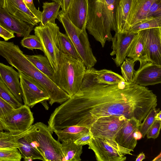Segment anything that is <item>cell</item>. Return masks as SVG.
Wrapping results in <instances>:
<instances>
[{
	"instance_id": "83f0119b",
	"label": "cell",
	"mask_w": 161,
	"mask_h": 161,
	"mask_svg": "<svg viewBox=\"0 0 161 161\" xmlns=\"http://www.w3.org/2000/svg\"><path fill=\"white\" fill-rule=\"evenodd\" d=\"M18 149L23 158L30 157L33 160L39 159L44 161L42 156L31 145L25 135L18 141Z\"/></svg>"
},
{
	"instance_id": "e0dca14e",
	"label": "cell",
	"mask_w": 161,
	"mask_h": 161,
	"mask_svg": "<svg viewBox=\"0 0 161 161\" xmlns=\"http://www.w3.org/2000/svg\"><path fill=\"white\" fill-rule=\"evenodd\" d=\"M6 9L18 19L34 26L40 22L23 0H6Z\"/></svg>"
},
{
	"instance_id": "e575fe53",
	"label": "cell",
	"mask_w": 161,
	"mask_h": 161,
	"mask_svg": "<svg viewBox=\"0 0 161 161\" xmlns=\"http://www.w3.org/2000/svg\"><path fill=\"white\" fill-rule=\"evenodd\" d=\"M159 108L157 109L156 108H152L140 125L139 130L142 134V138L144 137L149 129L155 120V116L159 112Z\"/></svg>"
},
{
	"instance_id": "2e32d148",
	"label": "cell",
	"mask_w": 161,
	"mask_h": 161,
	"mask_svg": "<svg viewBox=\"0 0 161 161\" xmlns=\"http://www.w3.org/2000/svg\"><path fill=\"white\" fill-rule=\"evenodd\" d=\"M0 78L19 102L23 105L19 72L12 67L0 62Z\"/></svg>"
},
{
	"instance_id": "bcb514c9",
	"label": "cell",
	"mask_w": 161,
	"mask_h": 161,
	"mask_svg": "<svg viewBox=\"0 0 161 161\" xmlns=\"http://www.w3.org/2000/svg\"><path fill=\"white\" fill-rule=\"evenodd\" d=\"M0 8H6V0H0Z\"/></svg>"
},
{
	"instance_id": "8992f818",
	"label": "cell",
	"mask_w": 161,
	"mask_h": 161,
	"mask_svg": "<svg viewBox=\"0 0 161 161\" xmlns=\"http://www.w3.org/2000/svg\"><path fill=\"white\" fill-rule=\"evenodd\" d=\"M88 145L98 161H124L125 155H132L131 150L119 145L114 138L92 137Z\"/></svg>"
},
{
	"instance_id": "f6af8a7d",
	"label": "cell",
	"mask_w": 161,
	"mask_h": 161,
	"mask_svg": "<svg viewBox=\"0 0 161 161\" xmlns=\"http://www.w3.org/2000/svg\"><path fill=\"white\" fill-rule=\"evenodd\" d=\"M161 112L160 110L156 114L155 117V120H161Z\"/></svg>"
},
{
	"instance_id": "d6986e66",
	"label": "cell",
	"mask_w": 161,
	"mask_h": 161,
	"mask_svg": "<svg viewBox=\"0 0 161 161\" xmlns=\"http://www.w3.org/2000/svg\"><path fill=\"white\" fill-rule=\"evenodd\" d=\"M158 0H132L127 19L129 27L146 19L147 15L151 5Z\"/></svg>"
},
{
	"instance_id": "836d02e7",
	"label": "cell",
	"mask_w": 161,
	"mask_h": 161,
	"mask_svg": "<svg viewBox=\"0 0 161 161\" xmlns=\"http://www.w3.org/2000/svg\"><path fill=\"white\" fill-rule=\"evenodd\" d=\"M21 45L29 49H39L43 52L42 44L38 36L35 35H29L24 37L20 42Z\"/></svg>"
},
{
	"instance_id": "d590c367",
	"label": "cell",
	"mask_w": 161,
	"mask_h": 161,
	"mask_svg": "<svg viewBox=\"0 0 161 161\" xmlns=\"http://www.w3.org/2000/svg\"><path fill=\"white\" fill-rule=\"evenodd\" d=\"M14 109L10 103L0 97V122L3 121Z\"/></svg>"
},
{
	"instance_id": "30bf717a",
	"label": "cell",
	"mask_w": 161,
	"mask_h": 161,
	"mask_svg": "<svg viewBox=\"0 0 161 161\" xmlns=\"http://www.w3.org/2000/svg\"><path fill=\"white\" fill-rule=\"evenodd\" d=\"M127 119L123 116H108L98 118L89 129L92 137L114 138Z\"/></svg>"
},
{
	"instance_id": "ba28073f",
	"label": "cell",
	"mask_w": 161,
	"mask_h": 161,
	"mask_svg": "<svg viewBox=\"0 0 161 161\" xmlns=\"http://www.w3.org/2000/svg\"><path fill=\"white\" fill-rule=\"evenodd\" d=\"M34 118L30 107L24 104L14 109L0 122L3 130L13 132H22L32 125Z\"/></svg>"
},
{
	"instance_id": "ee69618b",
	"label": "cell",
	"mask_w": 161,
	"mask_h": 161,
	"mask_svg": "<svg viewBox=\"0 0 161 161\" xmlns=\"http://www.w3.org/2000/svg\"><path fill=\"white\" fill-rule=\"evenodd\" d=\"M145 158V156L143 152L140 153L136 158V161H142Z\"/></svg>"
},
{
	"instance_id": "484cf974",
	"label": "cell",
	"mask_w": 161,
	"mask_h": 161,
	"mask_svg": "<svg viewBox=\"0 0 161 161\" xmlns=\"http://www.w3.org/2000/svg\"><path fill=\"white\" fill-rule=\"evenodd\" d=\"M29 128L26 131L22 132L1 131L0 132V148H18V140L28 132Z\"/></svg>"
},
{
	"instance_id": "9c48e42d",
	"label": "cell",
	"mask_w": 161,
	"mask_h": 161,
	"mask_svg": "<svg viewBox=\"0 0 161 161\" xmlns=\"http://www.w3.org/2000/svg\"><path fill=\"white\" fill-rule=\"evenodd\" d=\"M18 72L24 104L32 108L38 103L49 100V96L41 85L23 73Z\"/></svg>"
},
{
	"instance_id": "681fc988",
	"label": "cell",
	"mask_w": 161,
	"mask_h": 161,
	"mask_svg": "<svg viewBox=\"0 0 161 161\" xmlns=\"http://www.w3.org/2000/svg\"><path fill=\"white\" fill-rule=\"evenodd\" d=\"M52 0L53 1H54V2H56L59 3L61 6V5H62V0Z\"/></svg>"
},
{
	"instance_id": "f35d334b",
	"label": "cell",
	"mask_w": 161,
	"mask_h": 161,
	"mask_svg": "<svg viewBox=\"0 0 161 161\" xmlns=\"http://www.w3.org/2000/svg\"><path fill=\"white\" fill-rule=\"evenodd\" d=\"M92 137V136L89 131L81 134L74 142L77 145L82 146L88 145Z\"/></svg>"
},
{
	"instance_id": "f907efd6",
	"label": "cell",
	"mask_w": 161,
	"mask_h": 161,
	"mask_svg": "<svg viewBox=\"0 0 161 161\" xmlns=\"http://www.w3.org/2000/svg\"><path fill=\"white\" fill-rule=\"evenodd\" d=\"M3 129L2 127V124H1V122H0V132L1 131H3Z\"/></svg>"
},
{
	"instance_id": "8d00e7d4",
	"label": "cell",
	"mask_w": 161,
	"mask_h": 161,
	"mask_svg": "<svg viewBox=\"0 0 161 161\" xmlns=\"http://www.w3.org/2000/svg\"><path fill=\"white\" fill-rule=\"evenodd\" d=\"M161 126V120H155L146 133L148 139H156L159 134Z\"/></svg>"
},
{
	"instance_id": "603a6c76",
	"label": "cell",
	"mask_w": 161,
	"mask_h": 161,
	"mask_svg": "<svg viewBox=\"0 0 161 161\" xmlns=\"http://www.w3.org/2000/svg\"><path fill=\"white\" fill-rule=\"evenodd\" d=\"M64 161H80L82 153V146L78 145L71 139L61 143Z\"/></svg>"
},
{
	"instance_id": "d6a6232c",
	"label": "cell",
	"mask_w": 161,
	"mask_h": 161,
	"mask_svg": "<svg viewBox=\"0 0 161 161\" xmlns=\"http://www.w3.org/2000/svg\"><path fill=\"white\" fill-rule=\"evenodd\" d=\"M22 158L18 148H0V161H20Z\"/></svg>"
},
{
	"instance_id": "7a4b0ae2",
	"label": "cell",
	"mask_w": 161,
	"mask_h": 161,
	"mask_svg": "<svg viewBox=\"0 0 161 161\" xmlns=\"http://www.w3.org/2000/svg\"><path fill=\"white\" fill-rule=\"evenodd\" d=\"M87 1L86 29L103 47L107 41L112 40L111 31L117 32L115 14L119 0Z\"/></svg>"
},
{
	"instance_id": "7dc6e473",
	"label": "cell",
	"mask_w": 161,
	"mask_h": 161,
	"mask_svg": "<svg viewBox=\"0 0 161 161\" xmlns=\"http://www.w3.org/2000/svg\"><path fill=\"white\" fill-rule=\"evenodd\" d=\"M161 160V153H160L152 161H160Z\"/></svg>"
},
{
	"instance_id": "4316f807",
	"label": "cell",
	"mask_w": 161,
	"mask_h": 161,
	"mask_svg": "<svg viewBox=\"0 0 161 161\" xmlns=\"http://www.w3.org/2000/svg\"><path fill=\"white\" fill-rule=\"evenodd\" d=\"M93 70L96 80L100 83L112 85L125 81L122 76L111 70H97L93 68Z\"/></svg>"
},
{
	"instance_id": "8fae6325",
	"label": "cell",
	"mask_w": 161,
	"mask_h": 161,
	"mask_svg": "<svg viewBox=\"0 0 161 161\" xmlns=\"http://www.w3.org/2000/svg\"><path fill=\"white\" fill-rule=\"evenodd\" d=\"M144 41L147 62L161 65V27L139 31Z\"/></svg>"
},
{
	"instance_id": "44dd1931",
	"label": "cell",
	"mask_w": 161,
	"mask_h": 161,
	"mask_svg": "<svg viewBox=\"0 0 161 161\" xmlns=\"http://www.w3.org/2000/svg\"><path fill=\"white\" fill-rule=\"evenodd\" d=\"M131 0H119L118 2L115 14L117 32H123L129 30L127 19Z\"/></svg>"
},
{
	"instance_id": "7bdbcfd3",
	"label": "cell",
	"mask_w": 161,
	"mask_h": 161,
	"mask_svg": "<svg viewBox=\"0 0 161 161\" xmlns=\"http://www.w3.org/2000/svg\"><path fill=\"white\" fill-rule=\"evenodd\" d=\"M134 137L137 140H140L142 138V133L139 130V129H137L134 133Z\"/></svg>"
},
{
	"instance_id": "4dcf8cb0",
	"label": "cell",
	"mask_w": 161,
	"mask_h": 161,
	"mask_svg": "<svg viewBox=\"0 0 161 161\" xmlns=\"http://www.w3.org/2000/svg\"><path fill=\"white\" fill-rule=\"evenodd\" d=\"M136 62L131 58L126 57L120 66L122 76L126 82H131L136 72L134 69Z\"/></svg>"
},
{
	"instance_id": "277c9868",
	"label": "cell",
	"mask_w": 161,
	"mask_h": 161,
	"mask_svg": "<svg viewBox=\"0 0 161 161\" xmlns=\"http://www.w3.org/2000/svg\"><path fill=\"white\" fill-rule=\"evenodd\" d=\"M48 125L41 122L31 125L25 136L45 161H64L61 143L55 139Z\"/></svg>"
},
{
	"instance_id": "f1b7e54d",
	"label": "cell",
	"mask_w": 161,
	"mask_h": 161,
	"mask_svg": "<svg viewBox=\"0 0 161 161\" xmlns=\"http://www.w3.org/2000/svg\"><path fill=\"white\" fill-rule=\"evenodd\" d=\"M58 36L60 51L75 58L81 60L72 42L66 34L59 31Z\"/></svg>"
},
{
	"instance_id": "9a60e30c",
	"label": "cell",
	"mask_w": 161,
	"mask_h": 161,
	"mask_svg": "<svg viewBox=\"0 0 161 161\" xmlns=\"http://www.w3.org/2000/svg\"><path fill=\"white\" fill-rule=\"evenodd\" d=\"M140 125L135 119H127L115 135V141L121 146L133 151L137 143L133 134Z\"/></svg>"
},
{
	"instance_id": "52a82bcc",
	"label": "cell",
	"mask_w": 161,
	"mask_h": 161,
	"mask_svg": "<svg viewBox=\"0 0 161 161\" xmlns=\"http://www.w3.org/2000/svg\"><path fill=\"white\" fill-rule=\"evenodd\" d=\"M35 34L38 37L42 44L45 56L56 71L58 65V58L60 51L58 34L59 27L57 24L48 22L44 25L36 26Z\"/></svg>"
},
{
	"instance_id": "b9f144b4",
	"label": "cell",
	"mask_w": 161,
	"mask_h": 161,
	"mask_svg": "<svg viewBox=\"0 0 161 161\" xmlns=\"http://www.w3.org/2000/svg\"><path fill=\"white\" fill-rule=\"evenodd\" d=\"M73 0H62V5L61 7L62 10L64 12L67 13L69 7Z\"/></svg>"
},
{
	"instance_id": "7402d4cb",
	"label": "cell",
	"mask_w": 161,
	"mask_h": 161,
	"mask_svg": "<svg viewBox=\"0 0 161 161\" xmlns=\"http://www.w3.org/2000/svg\"><path fill=\"white\" fill-rule=\"evenodd\" d=\"M25 56L36 68L53 81L55 71L46 56L41 54Z\"/></svg>"
},
{
	"instance_id": "f546056e",
	"label": "cell",
	"mask_w": 161,
	"mask_h": 161,
	"mask_svg": "<svg viewBox=\"0 0 161 161\" xmlns=\"http://www.w3.org/2000/svg\"><path fill=\"white\" fill-rule=\"evenodd\" d=\"M157 27H161V17H153L142 20L131 26L129 31L137 33L142 30Z\"/></svg>"
},
{
	"instance_id": "cb8c5ba5",
	"label": "cell",
	"mask_w": 161,
	"mask_h": 161,
	"mask_svg": "<svg viewBox=\"0 0 161 161\" xmlns=\"http://www.w3.org/2000/svg\"><path fill=\"white\" fill-rule=\"evenodd\" d=\"M89 131V129L85 127L71 126L62 129L54 130L53 132L58 136L57 141L62 142L69 139L74 142L81 134Z\"/></svg>"
},
{
	"instance_id": "7c38bea8",
	"label": "cell",
	"mask_w": 161,
	"mask_h": 161,
	"mask_svg": "<svg viewBox=\"0 0 161 161\" xmlns=\"http://www.w3.org/2000/svg\"><path fill=\"white\" fill-rule=\"evenodd\" d=\"M131 82L146 86L161 83V65L147 62L136 71Z\"/></svg>"
},
{
	"instance_id": "ab89813d",
	"label": "cell",
	"mask_w": 161,
	"mask_h": 161,
	"mask_svg": "<svg viewBox=\"0 0 161 161\" xmlns=\"http://www.w3.org/2000/svg\"><path fill=\"white\" fill-rule=\"evenodd\" d=\"M25 4L32 13L41 22L42 18V12L39 9H37L35 7L33 3V0H23Z\"/></svg>"
},
{
	"instance_id": "4fadbf2b",
	"label": "cell",
	"mask_w": 161,
	"mask_h": 161,
	"mask_svg": "<svg viewBox=\"0 0 161 161\" xmlns=\"http://www.w3.org/2000/svg\"><path fill=\"white\" fill-rule=\"evenodd\" d=\"M137 33L130 31L123 32H115L111 41L112 51L110 55H116L113 60L117 67L120 66L127 57L128 48Z\"/></svg>"
},
{
	"instance_id": "ac0fdd59",
	"label": "cell",
	"mask_w": 161,
	"mask_h": 161,
	"mask_svg": "<svg viewBox=\"0 0 161 161\" xmlns=\"http://www.w3.org/2000/svg\"><path fill=\"white\" fill-rule=\"evenodd\" d=\"M66 13L70 20L76 27L81 30L86 29L87 0H73Z\"/></svg>"
},
{
	"instance_id": "5bb4252c",
	"label": "cell",
	"mask_w": 161,
	"mask_h": 161,
	"mask_svg": "<svg viewBox=\"0 0 161 161\" xmlns=\"http://www.w3.org/2000/svg\"><path fill=\"white\" fill-rule=\"evenodd\" d=\"M0 25L7 30L15 33L18 37L30 35L34 26L22 21L0 8Z\"/></svg>"
},
{
	"instance_id": "74e56055",
	"label": "cell",
	"mask_w": 161,
	"mask_h": 161,
	"mask_svg": "<svg viewBox=\"0 0 161 161\" xmlns=\"http://www.w3.org/2000/svg\"><path fill=\"white\" fill-rule=\"evenodd\" d=\"M158 17H161V0L157 1L151 5L147 14L146 19Z\"/></svg>"
},
{
	"instance_id": "3957f363",
	"label": "cell",
	"mask_w": 161,
	"mask_h": 161,
	"mask_svg": "<svg viewBox=\"0 0 161 161\" xmlns=\"http://www.w3.org/2000/svg\"><path fill=\"white\" fill-rule=\"evenodd\" d=\"M86 69L81 60L60 51L53 82L71 97L80 88Z\"/></svg>"
},
{
	"instance_id": "ffe728a7",
	"label": "cell",
	"mask_w": 161,
	"mask_h": 161,
	"mask_svg": "<svg viewBox=\"0 0 161 161\" xmlns=\"http://www.w3.org/2000/svg\"><path fill=\"white\" fill-rule=\"evenodd\" d=\"M127 57L136 61H138L140 66L147 62L143 38L139 32L130 43L127 51Z\"/></svg>"
},
{
	"instance_id": "5b68a950",
	"label": "cell",
	"mask_w": 161,
	"mask_h": 161,
	"mask_svg": "<svg viewBox=\"0 0 161 161\" xmlns=\"http://www.w3.org/2000/svg\"><path fill=\"white\" fill-rule=\"evenodd\" d=\"M57 19L62 24L66 35L72 42L86 69L93 67L97 60L92 53L86 29L81 30L76 27L67 13L62 10Z\"/></svg>"
},
{
	"instance_id": "6da1fadb",
	"label": "cell",
	"mask_w": 161,
	"mask_h": 161,
	"mask_svg": "<svg viewBox=\"0 0 161 161\" xmlns=\"http://www.w3.org/2000/svg\"><path fill=\"white\" fill-rule=\"evenodd\" d=\"M157 102V96L145 86L125 81L112 85L98 82L92 67L86 69L76 105L83 126L89 129L98 118L108 116L135 119L141 125Z\"/></svg>"
},
{
	"instance_id": "d4e9b609",
	"label": "cell",
	"mask_w": 161,
	"mask_h": 161,
	"mask_svg": "<svg viewBox=\"0 0 161 161\" xmlns=\"http://www.w3.org/2000/svg\"><path fill=\"white\" fill-rule=\"evenodd\" d=\"M61 7L60 4L53 1L43 3V11L42 13L41 20L39 25H44L48 22L55 23L57 19Z\"/></svg>"
},
{
	"instance_id": "1f68e13d",
	"label": "cell",
	"mask_w": 161,
	"mask_h": 161,
	"mask_svg": "<svg viewBox=\"0 0 161 161\" xmlns=\"http://www.w3.org/2000/svg\"><path fill=\"white\" fill-rule=\"evenodd\" d=\"M0 97L10 103L14 109L23 105L16 98L0 78Z\"/></svg>"
},
{
	"instance_id": "60d3db41",
	"label": "cell",
	"mask_w": 161,
	"mask_h": 161,
	"mask_svg": "<svg viewBox=\"0 0 161 161\" xmlns=\"http://www.w3.org/2000/svg\"><path fill=\"white\" fill-rule=\"evenodd\" d=\"M0 37L7 41L14 37L15 36L14 33L7 30L0 25Z\"/></svg>"
},
{
	"instance_id": "c3c4849f",
	"label": "cell",
	"mask_w": 161,
	"mask_h": 161,
	"mask_svg": "<svg viewBox=\"0 0 161 161\" xmlns=\"http://www.w3.org/2000/svg\"><path fill=\"white\" fill-rule=\"evenodd\" d=\"M24 160L26 161H31L33 160L32 158L30 157H25L24 158Z\"/></svg>"
}]
</instances>
